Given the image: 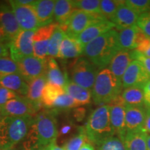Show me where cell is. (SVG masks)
<instances>
[{"label":"cell","instance_id":"cell-20","mask_svg":"<svg viewBox=\"0 0 150 150\" xmlns=\"http://www.w3.org/2000/svg\"><path fill=\"white\" fill-rule=\"evenodd\" d=\"M47 82L61 86L64 88L69 79L66 73L63 72L54 58L46 59L45 74Z\"/></svg>","mask_w":150,"mask_h":150},{"label":"cell","instance_id":"cell-26","mask_svg":"<svg viewBox=\"0 0 150 150\" xmlns=\"http://www.w3.org/2000/svg\"><path fill=\"white\" fill-rule=\"evenodd\" d=\"M75 10L72 5V1L70 0H57L56 1L54 11V21L59 27H63Z\"/></svg>","mask_w":150,"mask_h":150},{"label":"cell","instance_id":"cell-49","mask_svg":"<svg viewBox=\"0 0 150 150\" xmlns=\"http://www.w3.org/2000/svg\"><path fill=\"white\" fill-rule=\"evenodd\" d=\"M10 41V39L6 33L4 29H3V27L0 24V43H4V44L8 45Z\"/></svg>","mask_w":150,"mask_h":150},{"label":"cell","instance_id":"cell-25","mask_svg":"<svg viewBox=\"0 0 150 150\" xmlns=\"http://www.w3.org/2000/svg\"><path fill=\"white\" fill-rule=\"evenodd\" d=\"M64 89L65 91L77 103L79 106L89 104L91 102V91L74 83L70 79L68 80Z\"/></svg>","mask_w":150,"mask_h":150},{"label":"cell","instance_id":"cell-36","mask_svg":"<svg viewBox=\"0 0 150 150\" xmlns=\"http://www.w3.org/2000/svg\"><path fill=\"white\" fill-rule=\"evenodd\" d=\"M122 1L102 0L100 2V13L105 19L110 21Z\"/></svg>","mask_w":150,"mask_h":150},{"label":"cell","instance_id":"cell-43","mask_svg":"<svg viewBox=\"0 0 150 150\" xmlns=\"http://www.w3.org/2000/svg\"><path fill=\"white\" fill-rule=\"evenodd\" d=\"M19 96L18 94L5 88L0 87V106H2L11 99Z\"/></svg>","mask_w":150,"mask_h":150},{"label":"cell","instance_id":"cell-24","mask_svg":"<svg viewBox=\"0 0 150 150\" xmlns=\"http://www.w3.org/2000/svg\"><path fill=\"white\" fill-rule=\"evenodd\" d=\"M83 48L76 38L65 35L62 42L58 58L63 60L76 59L83 55Z\"/></svg>","mask_w":150,"mask_h":150},{"label":"cell","instance_id":"cell-38","mask_svg":"<svg viewBox=\"0 0 150 150\" xmlns=\"http://www.w3.org/2000/svg\"><path fill=\"white\" fill-rule=\"evenodd\" d=\"M98 150H126L125 144L117 136H112L97 146Z\"/></svg>","mask_w":150,"mask_h":150},{"label":"cell","instance_id":"cell-15","mask_svg":"<svg viewBox=\"0 0 150 150\" xmlns=\"http://www.w3.org/2000/svg\"><path fill=\"white\" fill-rule=\"evenodd\" d=\"M118 37L121 50L132 51L136 50L140 43L147 36L138 26L134 25L118 31Z\"/></svg>","mask_w":150,"mask_h":150},{"label":"cell","instance_id":"cell-37","mask_svg":"<svg viewBox=\"0 0 150 150\" xmlns=\"http://www.w3.org/2000/svg\"><path fill=\"white\" fill-rule=\"evenodd\" d=\"M11 74H20L17 62L11 58H0V77Z\"/></svg>","mask_w":150,"mask_h":150},{"label":"cell","instance_id":"cell-17","mask_svg":"<svg viewBox=\"0 0 150 150\" xmlns=\"http://www.w3.org/2000/svg\"><path fill=\"white\" fill-rule=\"evenodd\" d=\"M0 24L10 40L13 39L21 30L8 1L0 2Z\"/></svg>","mask_w":150,"mask_h":150},{"label":"cell","instance_id":"cell-13","mask_svg":"<svg viewBox=\"0 0 150 150\" xmlns=\"http://www.w3.org/2000/svg\"><path fill=\"white\" fill-rule=\"evenodd\" d=\"M109 106L110 122L115 136L124 142L127 134L125 124V106L121 95L108 104Z\"/></svg>","mask_w":150,"mask_h":150},{"label":"cell","instance_id":"cell-51","mask_svg":"<svg viewBox=\"0 0 150 150\" xmlns=\"http://www.w3.org/2000/svg\"><path fill=\"white\" fill-rule=\"evenodd\" d=\"M79 150H95V147L91 142H88L84 144Z\"/></svg>","mask_w":150,"mask_h":150},{"label":"cell","instance_id":"cell-48","mask_svg":"<svg viewBox=\"0 0 150 150\" xmlns=\"http://www.w3.org/2000/svg\"><path fill=\"white\" fill-rule=\"evenodd\" d=\"M9 54H10V52H9L8 45L0 43V58L8 57Z\"/></svg>","mask_w":150,"mask_h":150},{"label":"cell","instance_id":"cell-14","mask_svg":"<svg viewBox=\"0 0 150 150\" xmlns=\"http://www.w3.org/2000/svg\"><path fill=\"white\" fill-rule=\"evenodd\" d=\"M56 27L57 24L52 23L35 31L33 37V56L40 59H46L50 39Z\"/></svg>","mask_w":150,"mask_h":150},{"label":"cell","instance_id":"cell-9","mask_svg":"<svg viewBox=\"0 0 150 150\" xmlns=\"http://www.w3.org/2000/svg\"><path fill=\"white\" fill-rule=\"evenodd\" d=\"M21 30L36 31L40 25L33 5H22L16 0L8 1Z\"/></svg>","mask_w":150,"mask_h":150},{"label":"cell","instance_id":"cell-32","mask_svg":"<svg viewBox=\"0 0 150 150\" xmlns=\"http://www.w3.org/2000/svg\"><path fill=\"white\" fill-rule=\"evenodd\" d=\"M65 33L59 26L57 25L50 39L48 49V56L50 58H56L59 56L60 49L65 36Z\"/></svg>","mask_w":150,"mask_h":150},{"label":"cell","instance_id":"cell-2","mask_svg":"<svg viewBox=\"0 0 150 150\" xmlns=\"http://www.w3.org/2000/svg\"><path fill=\"white\" fill-rule=\"evenodd\" d=\"M84 127L89 142L97 146L115 136L110 122L109 106L103 105L95 108L90 114Z\"/></svg>","mask_w":150,"mask_h":150},{"label":"cell","instance_id":"cell-44","mask_svg":"<svg viewBox=\"0 0 150 150\" xmlns=\"http://www.w3.org/2000/svg\"><path fill=\"white\" fill-rule=\"evenodd\" d=\"M136 50L144 56L150 58V38L147 37L145 40H142Z\"/></svg>","mask_w":150,"mask_h":150},{"label":"cell","instance_id":"cell-33","mask_svg":"<svg viewBox=\"0 0 150 150\" xmlns=\"http://www.w3.org/2000/svg\"><path fill=\"white\" fill-rule=\"evenodd\" d=\"M89 142L86 135L85 127H79L78 132L66 140L63 147L65 150H79L84 144Z\"/></svg>","mask_w":150,"mask_h":150},{"label":"cell","instance_id":"cell-56","mask_svg":"<svg viewBox=\"0 0 150 150\" xmlns=\"http://www.w3.org/2000/svg\"><path fill=\"white\" fill-rule=\"evenodd\" d=\"M3 150H18V149H16L14 147H9V148H6V149H4Z\"/></svg>","mask_w":150,"mask_h":150},{"label":"cell","instance_id":"cell-3","mask_svg":"<svg viewBox=\"0 0 150 150\" xmlns=\"http://www.w3.org/2000/svg\"><path fill=\"white\" fill-rule=\"evenodd\" d=\"M122 89V82L108 67L99 70L91 91L93 102L99 106L109 104L121 95Z\"/></svg>","mask_w":150,"mask_h":150},{"label":"cell","instance_id":"cell-28","mask_svg":"<svg viewBox=\"0 0 150 150\" xmlns=\"http://www.w3.org/2000/svg\"><path fill=\"white\" fill-rule=\"evenodd\" d=\"M47 84L45 75H42L40 77L35 79L29 83V89L26 97L40 110L42 107V96L43 90Z\"/></svg>","mask_w":150,"mask_h":150},{"label":"cell","instance_id":"cell-35","mask_svg":"<svg viewBox=\"0 0 150 150\" xmlns=\"http://www.w3.org/2000/svg\"><path fill=\"white\" fill-rule=\"evenodd\" d=\"M100 2L99 0H74L72 5L74 9L89 13L101 15Z\"/></svg>","mask_w":150,"mask_h":150},{"label":"cell","instance_id":"cell-57","mask_svg":"<svg viewBox=\"0 0 150 150\" xmlns=\"http://www.w3.org/2000/svg\"><path fill=\"white\" fill-rule=\"evenodd\" d=\"M38 150H46V148L45 147H42V148H40V149H38Z\"/></svg>","mask_w":150,"mask_h":150},{"label":"cell","instance_id":"cell-8","mask_svg":"<svg viewBox=\"0 0 150 150\" xmlns=\"http://www.w3.org/2000/svg\"><path fill=\"white\" fill-rule=\"evenodd\" d=\"M35 31L20 30L8 43L11 58L18 62L27 56H33V37Z\"/></svg>","mask_w":150,"mask_h":150},{"label":"cell","instance_id":"cell-46","mask_svg":"<svg viewBox=\"0 0 150 150\" xmlns=\"http://www.w3.org/2000/svg\"><path fill=\"white\" fill-rule=\"evenodd\" d=\"M143 92L145 108H150V81L143 87Z\"/></svg>","mask_w":150,"mask_h":150},{"label":"cell","instance_id":"cell-22","mask_svg":"<svg viewBox=\"0 0 150 150\" xmlns=\"http://www.w3.org/2000/svg\"><path fill=\"white\" fill-rule=\"evenodd\" d=\"M0 87L12 91L21 96H27L29 92V83L20 74H11L0 77Z\"/></svg>","mask_w":150,"mask_h":150},{"label":"cell","instance_id":"cell-29","mask_svg":"<svg viewBox=\"0 0 150 150\" xmlns=\"http://www.w3.org/2000/svg\"><path fill=\"white\" fill-rule=\"evenodd\" d=\"M148 134L143 130L127 133L124 140L126 150H147Z\"/></svg>","mask_w":150,"mask_h":150},{"label":"cell","instance_id":"cell-19","mask_svg":"<svg viewBox=\"0 0 150 150\" xmlns=\"http://www.w3.org/2000/svg\"><path fill=\"white\" fill-rule=\"evenodd\" d=\"M145 117V107H125V124L127 133L143 130Z\"/></svg>","mask_w":150,"mask_h":150},{"label":"cell","instance_id":"cell-31","mask_svg":"<svg viewBox=\"0 0 150 150\" xmlns=\"http://www.w3.org/2000/svg\"><path fill=\"white\" fill-rule=\"evenodd\" d=\"M76 107H79L77 103L66 92H65L56 99L51 110L59 114L61 112L69 111Z\"/></svg>","mask_w":150,"mask_h":150},{"label":"cell","instance_id":"cell-10","mask_svg":"<svg viewBox=\"0 0 150 150\" xmlns=\"http://www.w3.org/2000/svg\"><path fill=\"white\" fill-rule=\"evenodd\" d=\"M149 81H150L149 75L142 65L139 61L134 60L131 61L122 78V85L124 90L129 88H140L143 89V87Z\"/></svg>","mask_w":150,"mask_h":150},{"label":"cell","instance_id":"cell-45","mask_svg":"<svg viewBox=\"0 0 150 150\" xmlns=\"http://www.w3.org/2000/svg\"><path fill=\"white\" fill-rule=\"evenodd\" d=\"M72 115L74 120L76 122H81L83 120L86 115V109L83 107H76L73 108L72 110Z\"/></svg>","mask_w":150,"mask_h":150},{"label":"cell","instance_id":"cell-7","mask_svg":"<svg viewBox=\"0 0 150 150\" xmlns=\"http://www.w3.org/2000/svg\"><path fill=\"white\" fill-rule=\"evenodd\" d=\"M9 147H13L22 142L34 122L32 115L5 117Z\"/></svg>","mask_w":150,"mask_h":150},{"label":"cell","instance_id":"cell-47","mask_svg":"<svg viewBox=\"0 0 150 150\" xmlns=\"http://www.w3.org/2000/svg\"><path fill=\"white\" fill-rule=\"evenodd\" d=\"M143 131L150 135V108H146V117L143 126Z\"/></svg>","mask_w":150,"mask_h":150},{"label":"cell","instance_id":"cell-55","mask_svg":"<svg viewBox=\"0 0 150 150\" xmlns=\"http://www.w3.org/2000/svg\"><path fill=\"white\" fill-rule=\"evenodd\" d=\"M4 118L3 114H2V110H1V106H0V122Z\"/></svg>","mask_w":150,"mask_h":150},{"label":"cell","instance_id":"cell-16","mask_svg":"<svg viewBox=\"0 0 150 150\" xmlns=\"http://www.w3.org/2000/svg\"><path fill=\"white\" fill-rule=\"evenodd\" d=\"M115 28V24L108 20H103L101 21L92 24L86 28L83 32H81L76 38V40L80 45L84 48L86 45L88 44L97 38H98L108 32L110 30Z\"/></svg>","mask_w":150,"mask_h":150},{"label":"cell","instance_id":"cell-50","mask_svg":"<svg viewBox=\"0 0 150 150\" xmlns=\"http://www.w3.org/2000/svg\"><path fill=\"white\" fill-rule=\"evenodd\" d=\"M46 150H65L63 147H60L56 144V142L50 144V145L45 147Z\"/></svg>","mask_w":150,"mask_h":150},{"label":"cell","instance_id":"cell-27","mask_svg":"<svg viewBox=\"0 0 150 150\" xmlns=\"http://www.w3.org/2000/svg\"><path fill=\"white\" fill-rule=\"evenodd\" d=\"M121 97L125 107H145L142 88H129L125 89L121 94Z\"/></svg>","mask_w":150,"mask_h":150},{"label":"cell","instance_id":"cell-40","mask_svg":"<svg viewBox=\"0 0 150 150\" xmlns=\"http://www.w3.org/2000/svg\"><path fill=\"white\" fill-rule=\"evenodd\" d=\"M136 25L146 36L150 38V10L140 15Z\"/></svg>","mask_w":150,"mask_h":150},{"label":"cell","instance_id":"cell-6","mask_svg":"<svg viewBox=\"0 0 150 150\" xmlns=\"http://www.w3.org/2000/svg\"><path fill=\"white\" fill-rule=\"evenodd\" d=\"M106 20L102 15L89 13L84 11L75 9L67 23L60 27L68 36L76 38L81 33L92 24ZM59 26V25H58Z\"/></svg>","mask_w":150,"mask_h":150},{"label":"cell","instance_id":"cell-23","mask_svg":"<svg viewBox=\"0 0 150 150\" xmlns=\"http://www.w3.org/2000/svg\"><path fill=\"white\" fill-rule=\"evenodd\" d=\"M132 61L130 51L121 50L114 56L108 68L114 76L122 82V78Z\"/></svg>","mask_w":150,"mask_h":150},{"label":"cell","instance_id":"cell-12","mask_svg":"<svg viewBox=\"0 0 150 150\" xmlns=\"http://www.w3.org/2000/svg\"><path fill=\"white\" fill-rule=\"evenodd\" d=\"M17 63L20 74L28 83L45 74L46 59L43 60L34 56H30L21 59Z\"/></svg>","mask_w":150,"mask_h":150},{"label":"cell","instance_id":"cell-4","mask_svg":"<svg viewBox=\"0 0 150 150\" xmlns=\"http://www.w3.org/2000/svg\"><path fill=\"white\" fill-rule=\"evenodd\" d=\"M58 114L51 109H44L37 112L34 122L40 147H45L56 142L59 136L56 115Z\"/></svg>","mask_w":150,"mask_h":150},{"label":"cell","instance_id":"cell-5","mask_svg":"<svg viewBox=\"0 0 150 150\" xmlns=\"http://www.w3.org/2000/svg\"><path fill=\"white\" fill-rule=\"evenodd\" d=\"M98 72L97 67L87 58L79 57L71 66L70 80L92 91Z\"/></svg>","mask_w":150,"mask_h":150},{"label":"cell","instance_id":"cell-53","mask_svg":"<svg viewBox=\"0 0 150 150\" xmlns=\"http://www.w3.org/2000/svg\"><path fill=\"white\" fill-rule=\"evenodd\" d=\"M147 150H150V135H148L147 138Z\"/></svg>","mask_w":150,"mask_h":150},{"label":"cell","instance_id":"cell-21","mask_svg":"<svg viewBox=\"0 0 150 150\" xmlns=\"http://www.w3.org/2000/svg\"><path fill=\"white\" fill-rule=\"evenodd\" d=\"M56 1L37 0L33 4L40 27L52 24L54 21V11Z\"/></svg>","mask_w":150,"mask_h":150},{"label":"cell","instance_id":"cell-18","mask_svg":"<svg viewBox=\"0 0 150 150\" xmlns=\"http://www.w3.org/2000/svg\"><path fill=\"white\" fill-rule=\"evenodd\" d=\"M139 15L129 7L125 1H122L110 22L115 24L117 31L136 25Z\"/></svg>","mask_w":150,"mask_h":150},{"label":"cell","instance_id":"cell-39","mask_svg":"<svg viewBox=\"0 0 150 150\" xmlns=\"http://www.w3.org/2000/svg\"><path fill=\"white\" fill-rule=\"evenodd\" d=\"M125 3L139 16L150 10V0H127Z\"/></svg>","mask_w":150,"mask_h":150},{"label":"cell","instance_id":"cell-30","mask_svg":"<svg viewBox=\"0 0 150 150\" xmlns=\"http://www.w3.org/2000/svg\"><path fill=\"white\" fill-rule=\"evenodd\" d=\"M65 92V89L61 86L47 82L42 93V106L46 109H51L56 99Z\"/></svg>","mask_w":150,"mask_h":150},{"label":"cell","instance_id":"cell-52","mask_svg":"<svg viewBox=\"0 0 150 150\" xmlns=\"http://www.w3.org/2000/svg\"><path fill=\"white\" fill-rule=\"evenodd\" d=\"M16 1L22 5H33L35 2L33 0H16Z\"/></svg>","mask_w":150,"mask_h":150},{"label":"cell","instance_id":"cell-34","mask_svg":"<svg viewBox=\"0 0 150 150\" xmlns=\"http://www.w3.org/2000/svg\"><path fill=\"white\" fill-rule=\"evenodd\" d=\"M19 145L20 149L18 150H38L41 148L35 122L31 125L27 136Z\"/></svg>","mask_w":150,"mask_h":150},{"label":"cell","instance_id":"cell-54","mask_svg":"<svg viewBox=\"0 0 150 150\" xmlns=\"http://www.w3.org/2000/svg\"><path fill=\"white\" fill-rule=\"evenodd\" d=\"M4 149V145L2 138H1V135H0V150H3Z\"/></svg>","mask_w":150,"mask_h":150},{"label":"cell","instance_id":"cell-11","mask_svg":"<svg viewBox=\"0 0 150 150\" xmlns=\"http://www.w3.org/2000/svg\"><path fill=\"white\" fill-rule=\"evenodd\" d=\"M4 117L32 115L40 110L27 97L19 95L1 106Z\"/></svg>","mask_w":150,"mask_h":150},{"label":"cell","instance_id":"cell-1","mask_svg":"<svg viewBox=\"0 0 150 150\" xmlns=\"http://www.w3.org/2000/svg\"><path fill=\"white\" fill-rule=\"evenodd\" d=\"M121 50L118 31L113 29L86 45L83 55L100 70L108 67L114 56Z\"/></svg>","mask_w":150,"mask_h":150},{"label":"cell","instance_id":"cell-41","mask_svg":"<svg viewBox=\"0 0 150 150\" xmlns=\"http://www.w3.org/2000/svg\"><path fill=\"white\" fill-rule=\"evenodd\" d=\"M79 127H76L75 124L73 122L72 120L65 121V122L61 125L59 130V136L58 138H63V137L69 136L72 133L76 134L78 132Z\"/></svg>","mask_w":150,"mask_h":150},{"label":"cell","instance_id":"cell-42","mask_svg":"<svg viewBox=\"0 0 150 150\" xmlns=\"http://www.w3.org/2000/svg\"><path fill=\"white\" fill-rule=\"evenodd\" d=\"M130 52L133 61L136 60V61H139L150 76V58L144 56L143 54L140 53L139 52H138L136 50L130 51Z\"/></svg>","mask_w":150,"mask_h":150}]
</instances>
